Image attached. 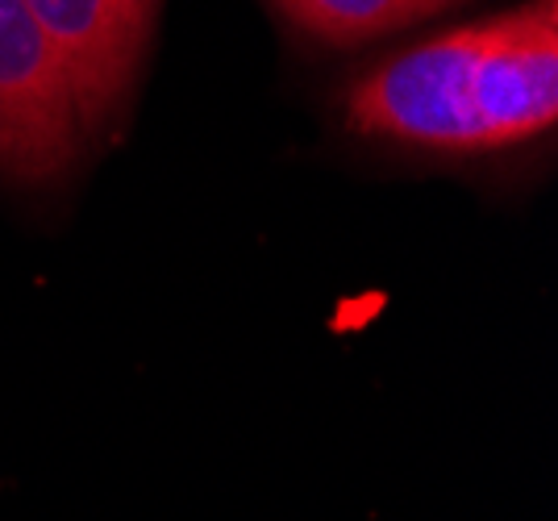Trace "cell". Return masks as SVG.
<instances>
[{
	"mask_svg": "<svg viewBox=\"0 0 558 521\" xmlns=\"http://www.w3.org/2000/svg\"><path fill=\"white\" fill-rule=\"evenodd\" d=\"M84 150L88 138L50 38L25 0H0V180L54 189Z\"/></svg>",
	"mask_w": 558,
	"mask_h": 521,
	"instance_id": "2",
	"label": "cell"
},
{
	"mask_svg": "<svg viewBox=\"0 0 558 521\" xmlns=\"http://www.w3.org/2000/svg\"><path fill=\"white\" fill-rule=\"evenodd\" d=\"M350 134L438 159L500 155L558 121V0L459 25L388 54L342 96Z\"/></svg>",
	"mask_w": 558,
	"mask_h": 521,
	"instance_id": "1",
	"label": "cell"
},
{
	"mask_svg": "<svg viewBox=\"0 0 558 521\" xmlns=\"http://www.w3.org/2000/svg\"><path fill=\"white\" fill-rule=\"evenodd\" d=\"M288 22L329 47H359L438 17L459 0H271Z\"/></svg>",
	"mask_w": 558,
	"mask_h": 521,
	"instance_id": "4",
	"label": "cell"
},
{
	"mask_svg": "<svg viewBox=\"0 0 558 521\" xmlns=\"http://www.w3.org/2000/svg\"><path fill=\"white\" fill-rule=\"evenodd\" d=\"M25 4L68 72L84 138L88 146H100L117 130L134 96L159 0H25Z\"/></svg>",
	"mask_w": 558,
	"mask_h": 521,
	"instance_id": "3",
	"label": "cell"
}]
</instances>
